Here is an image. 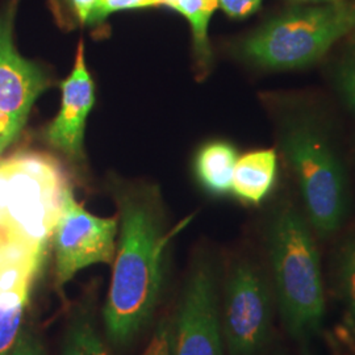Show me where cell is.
Returning <instances> with one entry per match:
<instances>
[{"label": "cell", "instance_id": "6da1fadb", "mask_svg": "<svg viewBox=\"0 0 355 355\" xmlns=\"http://www.w3.org/2000/svg\"><path fill=\"white\" fill-rule=\"evenodd\" d=\"M120 216L111 287L103 308L105 337L124 349L148 328L165 286L167 232L159 192L150 186H114Z\"/></svg>", "mask_w": 355, "mask_h": 355}, {"label": "cell", "instance_id": "7a4b0ae2", "mask_svg": "<svg viewBox=\"0 0 355 355\" xmlns=\"http://www.w3.org/2000/svg\"><path fill=\"white\" fill-rule=\"evenodd\" d=\"M267 250L283 325L306 349L321 331L327 304L316 242L292 204H280L271 217Z\"/></svg>", "mask_w": 355, "mask_h": 355}, {"label": "cell", "instance_id": "3957f363", "mask_svg": "<svg viewBox=\"0 0 355 355\" xmlns=\"http://www.w3.org/2000/svg\"><path fill=\"white\" fill-rule=\"evenodd\" d=\"M355 29V4L338 0L297 6L270 19L239 48L242 58L268 70L315 64Z\"/></svg>", "mask_w": 355, "mask_h": 355}, {"label": "cell", "instance_id": "277c9868", "mask_svg": "<svg viewBox=\"0 0 355 355\" xmlns=\"http://www.w3.org/2000/svg\"><path fill=\"white\" fill-rule=\"evenodd\" d=\"M70 189L64 167L48 154L16 153L0 161V229L46 250Z\"/></svg>", "mask_w": 355, "mask_h": 355}, {"label": "cell", "instance_id": "5b68a950", "mask_svg": "<svg viewBox=\"0 0 355 355\" xmlns=\"http://www.w3.org/2000/svg\"><path fill=\"white\" fill-rule=\"evenodd\" d=\"M282 152L297 180L311 227L328 237L347 214V182L327 133L309 117H292L280 132Z\"/></svg>", "mask_w": 355, "mask_h": 355}, {"label": "cell", "instance_id": "8992f818", "mask_svg": "<svg viewBox=\"0 0 355 355\" xmlns=\"http://www.w3.org/2000/svg\"><path fill=\"white\" fill-rule=\"evenodd\" d=\"M272 296L265 275L236 262L224 283L221 329L228 355H263L272 331Z\"/></svg>", "mask_w": 355, "mask_h": 355}, {"label": "cell", "instance_id": "52a82bcc", "mask_svg": "<svg viewBox=\"0 0 355 355\" xmlns=\"http://www.w3.org/2000/svg\"><path fill=\"white\" fill-rule=\"evenodd\" d=\"M119 220L92 215L67 191L53 233L55 254V286L62 290L76 272L86 267L112 265L116 254Z\"/></svg>", "mask_w": 355, "mask_h": 355}, {"label": "cell", "instance_id": "ba28073f", "mask_svg": "<svg viewBox=\"0 0 355 355\" xmlns=\"http://www.w3.org/2000/svg\"><path fill=\"white\" fill-rule=\"evenodd\" d=\"M218 275L208 258L193 262L174 315V355H224Z\"/></svg>", "mask_w": 355, "mask_h": 355}, {"label": "cell", "instance_id": "9c48e42d", "mask_svg": "<svg viewBox=\"0 0 355 355\" xmlns=\"http://www.w3.org/2000/svg\"><path fill=\"white\" fill-rule=\"evenodd\" d=\"M20 0L0 10V144L7 148L21 132L38 96L51 80L38 64L19 54L13 26Z\"/></svg>", "mask_w": 355, "mask_h": 355}, {"label": "cell", "instance_id": "30bf717a", "mask_svg": "<svg viewBox=\"0 0 355 355\" xmlns=\"http://www.w3.org/2000/svg\"><path fill=\"white\" fill-rule=\"evenodd\" d=\"M62 101L58 114L46 128L51 146L70 158H80L86 120L95 103V85L85 62V45L79 42L71 74L61 83Z\"/></svg>", "mask_w": 355, "mask_h": 355}, {"label": "cell", "instance_id": "8fae6325", "mask_svg": "<svg viewBox=\"0 0 355 355\" xmlns=\"http://www.w3.org/2000/svg\"><path fill=\"white\" fill-rule=\"evenodd\" d=\"M278 177L275 149L246 153L237 159L233 173L232 193L248 204L262 203L272 191Z\"/></svg>", "mask_w": 355, "mask_h": 355}, {"label": "cell", "instance_id": "7c38bea8", "mask_svg": "<svg viewBox=\"0 0 355 355\" xmlns=\"http://www.w3.org/2000/svg\"><path fill=\"white\" fill-rule=\"evenodd\" d=\"M44 255L45 250L0 229V293L23 284H33Z\"/></svg>", "mask_w": 355, "mask_h": 355}, {"label": "cell", "instance_id": "4fadbf2b", "mask_svg": "<svg viewBox=\"0 0 355 355\" xmlns=\"http://www.w3.org/2000/svg\"><path fill=\"white\" fill-rule=\"evenodd\" d=\"M61 355H112L104 341L91 293L76 304L64 330Z\"/></svg>", "mask_w": 355, "mask_h": 355}, {"label": "cell", "instance_id": "5bb4252c", "mask_svg": "<svg viewBox=\"0 0 355 355\" xmlns=\"http://www.w3.org/2000/svg\"><path fill=\"white\" fill-rule=\"evenodd\" d=\"M237 159V150L229 142L214 141L204 145L195 159V174L204 190L217 196L232 192Z\"/></svg>", "mask_w": 355, "mask_h": 355}, {"label": "cell", "instance_id": "9a60e30c", "mask_svg": "<svg viewBox=\"0 0 355 355\" xmlns=\"http://www.w3.org/2000/svg\"><path fill=\"white\" fill-rule=\"evenodd\" d=\"M165 6L184 16L190 23L196 64L202 70H207L212 61L208 28L218 7V0H165Z\"/></svg>", "mask_w": 355, "mask_h": 355}, {"label": "cell", "instance_id": "2e32d148", "mask_svg": "<svg viewBox=\"0 0 355 355\" xmlns=\"http://www.w3.org/2000/svg\"><path fill=\"white\" fill-rule=\"evenodd\" d=\"M32 284H23L0 293V355H8L23 327Z\"/></svg>", "mask_w": 355, "mask_h": 355}, {"label": "cell", "instance_id": "e0dca14e", "mask_svg": "<svg viewBox=\"0 0 355 355\" xmlns=\"http://www.w3.org/2000/svg\"><path fill=\"white\" fill-rule=\"evenodd\" d=\"M333 275L336 291L355 318V239H350L340 246Z\"/></svg>", "mask_w": 355, "mask_h": 355}, {"label": "cell", "instance_id": "ac0fdd59", "mask_svg": "<svg viewBox=\"0 0 355 355\" xmlns=\"http://www.w3.org/2000/svg\"><path fill=\"white\" fill-rule=\"evenodd\" d=\"M142 355H174V316L159 318Z\"/></svg>", "mask_w": 355, "mask_h": 355}, {"label": "cell", "instance_id": "d6986e66", "mask_svg": "<svg viewBox=\"0 0 355 355\" xmlns=\"http://www.w3.org/2000/svg\"><path fill=\"white\" fill-rule=\"evenodd\" d=\"M157 6H165V0H98L96 7L89 17V24L101 23L111 13Z\"/></svg>", "mask_w": 355, "mask_h": 355}, {"label": "cell", "instance_id": "ffe728a7", "mask_svg": "<svg viewBox=\"0 0 355 355\" xmlns=\"http://www.w3.org/2000/svg\"><path fill=\"white\" fill-rule=\"evenodd\" d=\"M336 83L340 92L343 94L345 102L355 112V49L352 48L350 54H347L337 66L336 70Z\"/></svg>", "mask_w": 355, "mask_h": 355}, {"label": "cell", "instance_id": "44dd1931", "mask_svg": "<svg viewBox=\"0 0 355 355\" xmlns=\"http://www.w3.org/2000/svg\"><path fill=\"white\" fill-rule=\"evenodd\" d=\"M8 355H45L41 336L33 327H21Z\"/></svg>", "mask_w": 355, "mask_h": 355}, {"label": "cell", "instance_id": "7402d4cb", "mask_svg": "<svg viewBox=\"0 0 355 355\" xmlns=\"http://www.w3.org/2000/svg\"><path fill=\"white\" fill-rule=\"evenodd\" d=\"M262 0H218V7L232 19H246L259 10Z\"/></svg>", "mask_w": 355, "mask_h": 355}, {"label": "cell", "instance_id": "603a6c76", "mask_svg": "<svg viewBox=\"0 0 355 355\" xmlns=\"http://www.w3.org/2000/svg\"><path fill=\"white\" fill-rule=\"evenodd\" d=\"M69 3L76 19L83 24H89V17L96 7L98 0H69Z\"/></svg>", "mask_w": 355, "mask_h": 355}, {"label": "cell", "instance_id": "cb8c5ba5", "mask_svg": "<svg viewBox=\"0 0 355 355\" xmlns=\"http://www.w3.org/2000/svg\"><path fill=\"white\" fill-rule=\"evenodd\" d=\"M295 1H303V3H331L338 0H295Z\"/></svg>", "mask_w": 355, "mask_h": 355}, {"label": "cell", "instance_id": "d4e9b609", "mask_svg": "<svg viewBox=\"0 0 355 355\" xmlns=\"http://www.w3.org/2000/svg\"><path fill=\"white\" fill-rule=\"evenodd\" d=\"M352 48L355 49V35H353V38H352Z\"/></svg>", "mask_w": 355, "mask_h": 355}, {"label": "cell", "instance_id": "484cf974", "mask_svg": "<svg viewBox=\"0 0 355 355\" xmlns=\"http://www.w3.org/2000/svg\"><path fill=\"white\" fill-rule=\"evenodd\" d=\"M4 149H6V148H4V146H3V145H1V144H0V154H1V153H3V150H4Z\"/></svg>", "mask_w": 355, "mask_h": 355}, {"label": "cell", "instance_id": "4316f807", "mask_svg": "<svg viewBox=\"0 0 355 355\" xmlns=\"http://www.w3.org/2000/svg\"><path fill=\"white\" fill-rule=\"evenodd\" d=\"M278 355H283V354H278Z\"/></svg>", "mask_w": 355, "mask_h": 355}]
</instances>
